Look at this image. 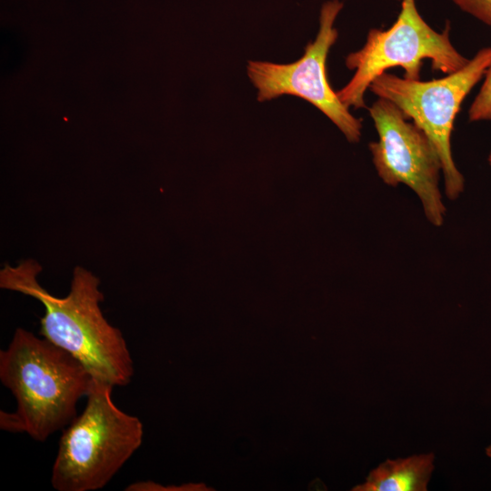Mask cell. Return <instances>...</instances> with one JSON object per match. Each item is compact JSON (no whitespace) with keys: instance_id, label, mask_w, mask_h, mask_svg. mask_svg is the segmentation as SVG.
<instances>
[{"instance_id":"obj_1","label":"cell","mask_w":491,"mask_h":491,"mask_svg":"<svg viewBox=\"0 0 491 491\" xmlns=\"http://www.w3.org/2000/svg\"><path fill=\"white\" fill-rule=\"evenodd\" d=\"M41 266L35 260L5 265L0 286L38 300L45 307L39 334L79 360L94 380L115 386H127L134 375L130 351L122 332L104 316L99 279L86 269H74L70 292L58 297L37 281Z\"/></svg>"},{"instance_id":"obj_9","label":"cell","mask_w":491,"mask_h":491,"mask_svg":"<svg viewBox=\"0 0 491 491\" xmlns=\"http://www.w3.org/2000/svg\"><path fill=\"white\" fill-rule=\"evenodd\" d=\"M468 120L491 121V65L485 74L481 87L468 109Z\"/></svg>"},{"instance_id":"obj_5","label":"cell","mask_w":491,"mask_h":491,"mask_svg":"<svg viewBox=\"0 0 491 491\" xmlns=\"http://www.w3.org/2000/svg\"><path fill=\"white\" fill-rule=\"evenodd\" d=\"M490 65L491 46H486L464 67L442 78L411 80L385 72L368 87L378 98L395 104L430 138L441 160L445 195L452 201L465 190V178L452 154L454 122L464 99Z\"/></svg>"},{"instance_id":"obj_11","label":"cell","mask_w":491,"mask_h":491,"mask_svg":"<svg viewBox=\"0 0 491 491\" xmlns=\"http://www.w3.org/2000/svg\"><path fill=\"white\" fill-rule=\"evenodd\" d=\"M486 453L491 458V445L486 449Z\"/></svg>"},{"instance_id":"obj_8","label":"cell","mask_w":491,"mask_h":491,"mask_svg":"<svg viewBox=\"0 0 491 491\" xmlns=\"http://www.w3.org/2000/svg\"><path fill=\"white\" fill-rule=\"evenodd\" d=\"M434 453L387 459L372 470L356 491H426L434 470Z\"/></svg>"},{"instance_id":"obj_12","label":"cell","mask_w":491,"mask_h":491,"mask_svg":"<svg viewBox=\"0 0 491 491\" xmlns=\"http://www.w3.org/2000/svg\"><path fill=\"white\" fill-rule=\"evenodd\" d=\"M487 162H488V165L491 166V150L487 155Z\"/></svg>"},{"instance_id":"obj_10","label":"cell","mask_w":491,"mask_h":491,"mask_svg":"<svg viewBox=\"0 0 491 491\" xmlns=\"http://www.w3.org/2000/svg\"><path fill=\"white\" fill-rule=\"evenodd\" d=\"M462 11L491 27V0H452Z\"/></svg>"},{"instance_id":"obj_6","label":"cell","mask_w":491,"mask_h":491,"mask_svg":"<svg viewBox=\"0 0 491 491\" xmlns=\"http://www.w3.org/2000/svg\"><path fill=\"white\" fill-rule=\"evenodd\" d=\"M368 111L378 135L368 145L377 175L389 186L409 187L417 195L426 220L442 226L446 206L439 186L441 160L434 144L392 102L377 98Z\"/></svg>"},{"instance_id":"obj_7","label":"cell","mask_w":491,"mask_h":491,"mask_svg":"<svg viewBox=\"0 0 491 491\" xmlns=\"http://www.w3.org/2000/svg\"><path fill=\"white\" fill-rule=\"evenodd\" d=\"M342 7L343 4L338 0L324 4L318 33L315 40L306 45L304 55L298 60L289 64L249 61L246 71L257 90L259 102L283 95L305 99L326 115L350 143H357L362 123L339 100L330 86L326 73L328 52L338 37L334 23Z\"/></svg>"},{"instance_id":"obj_4","label":"cell","mask_w":491,"mask_h":491,"mask_svg":"<svg viewBox=\"0 0 491 491\" xmlns=\"http://www.w3.org/2000/svg\"><path fill=\"white\" fill-rule=\"evenodd\" d=\"M401 10L388 29L372 28L365 45L346 57V65L355 71L349 82L336 91L346 107H366L365 94L372 81L389 68L399 66L404 77L419 80L424 59L432 69L446 75L464 67L468 58L450 40V26L434 30L419 15L416 0H400Z\"/></svg>"},{"instance_id":"obj_3","label":"cell","mask_w":491,"mask_h":491,"mask_svg":"<svg viewBox=\"0 0 491 491\" xmlns=\"http://www.w3.org/2000/svg\"><path fill=\"white\" fill-rule=\"evenodd\" d=\"M113 388L94 380L84 411L64 428L51 474L55 490L103 488L142 445L143 423L117 407Z\"/></svg>"},{"instance_id":"obj_2","label":"cell","mask_w":491,"mask_h":491,"mask_svg":"<svg viewBox=\"0 0 491 491\" xmlns=\"http://www.w3.org/2000/svg\"><path fill=\"white\" fill-rule=\"evenodd\" d=\"M0 380L16 401L15 412H0L1 429L39 442L75 419L77 403L94 382L73 355L21 327L0 351Z\"/></svg>"}]
</instances>
